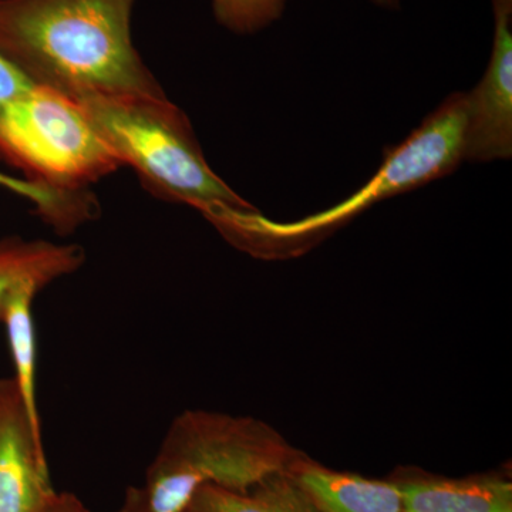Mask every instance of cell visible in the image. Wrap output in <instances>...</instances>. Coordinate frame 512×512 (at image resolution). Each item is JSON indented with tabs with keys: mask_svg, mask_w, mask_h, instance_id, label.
<instances>
[{
	"mask_svg": "<svg viewBox=\"0 0 512 512\" xmlns=\"http://www.w3.org/2000/svg\"><path fill=\"white\" fill-rule=\"evenodd\" d=\"M136 0H0V56L72 100L165 97L131 36Z\"/></svg>",
	"mask_w": 512,
	"mask_h": 512,
	"instance_id": "6da1fadb",
	"label": "cell"
},
{
	"mask_svg": "<svg viewBox=\"0 0 512 512\" xmlns=\"http://www.w3.org/2000/svg\"><path fill=\"white\" fill-rule=\"evenodd\" d=\"M301 454L265 421L185 410L165 431L144 484L127 488L116 512H183L205 485L247 493Z\"/></svg>",
	"mask_w": 512,
	"mask_h": 512,
	"instance_id": "7a4b0ae2",
	"label": "cell"
},
{
	"mask_svg": "<svg viewBox=\"0 0 512 512\" xmlns=\"http://www.w3.org/2000/svg\"><path fill=\"white\" fill-rule=\"evenodd\" d=\"M121 164L161 200L200 211L218 231L258 211L212 171L190 120L165 97L87 96L74 100Z\"/></svg>",
	"mask_w": 512,
	"mask_h": 512,
	"instance_id": "3957f363",
	"label": "cell"
},
{
	"mask_svg": "<svg viewBox=\"0 0 512 512\" xmlns=\"http://www.w3.org/2000/svg\"><path fill=\"white\" fill-rule=\"evenodd\" d=\"M467 113V93L451 94L403 143L387 148L379 170L355 194L291 224H278L259 212L248 225L242 249L262 258L299 254L377 202L453 173L464 161Z\"/></svg>",
	"mask_w": 512,
	"mask_h": 512,
	"instance_id": "277c9868",
	"label": "cell"
},
{
	"mask_svg": "<svg viewBox=\"0 0 512 512\" xmlns=\"http://www.w3.org/2000/svg\"><path fill=\"white\" fill-rule=\"evenodd\" d=\"M0 158L30 181L69 192L123 167L76 101L37 84L0 110Z\"/></svg>",
	"mask_w": 512,
	"mask_h": 512,
	"instance_id": "5b68a950",
	"label": "cell"
},
{
	"mask_svg": "<svg viewBox=\"0 0 512 512\" xmlns=\"http://www.w3.org/2000/svg\"><path fill=\"white\" fill-rule=\"evenodd\" d=\"M494 42L476 89L467 93L464 160H508L512 156V0H491Z\"/></svg>",
	"mask_w": 512,
	"mask_h": 512,
	"instance_id": "8992f818",
	"label": "cell"
},
{
	"mask_svg": "<svg viewBox=\"0 0 512 512\" xmlns=\"http://www.w3.org/2000/svg\"><path fill=\"white\" fill-rule=\"evenodd\" d=\"M55 494L43 434L12 376H0V512H42Z\"/></svg>",
	"mask_w": 512,
	"mask_h": 512,
	"instance_id": "52a82bcc",
	"label": "cell"
},
{
	"mask_svg": "<svg viewBox=\"0 0 512 512\" xmlns=\"http://www.w3.org/2000/svg\"><path fill=\"white\" fill-rule=\"evenodd\" d=\"M390 480L402 494L403 512H512L507 473L451 478L420 468H399Z\"/></svg>",
	"mask_w": 512,
	"mask_h": 512,
	"instance_id": "ba28073f",
	"label": "cell"
},
{
	"mask_svg": "<svg viewBox=\"0 0 512 512\" xmlns=\"http://www.w3.org/2000/svg\"><path fill=\"white\" fill-rule=\"evenodd\" d=\"M318 512H403L392 480H373L322 466L302 453L288 468Z\"/></svg>",
	"mask_w": 512,
	"mask_h": 512,
	"instance_id": "9c48e42d",
	"label": "cell"
},
{
	"mask_svg": "<svg viewBox=\"0 0 512 512\" xmlns=\"http://www.w3.org/2000/svg\"><path fill=\"white\" fill-rule=\"evenodd\" d=\"M36 281H20L13 285L0 305V322L5 325L13 379L25 403L30 420L42 434L39 402H37V338L33 302L42 291Z\"/></svg>",
	"mask_w": 512,
	"mask_h": 512,
	"instance_id": "30bf717a",
	"label": "cell"
},
{
	"mask_svg": "<svg viewBox=\"0 0 512 512\" xmlns=\"http://www.w3.org/2000/svg\"><path fill=\"white\" fill-rule=\"evenodd\" d=\"M86 264V252L77 244L28 239L0 238V305L13 285L36 281L43 288L76 274Z\"/></svg>",
	"mask_w": 512,
	"mask_h": 512,
	"instance_id": "8fae6325",
	"label": "cell"
},
{
	"mask_svg": "<svg viewBox=\"0 0 512 512\" xmlns=\"http://www.w3.org/2000/svg\"><path fill=\"white\" fill-rule=\"evenodd\" d=\"M288 468L265 477L247 493L205 485L188 507L202 512H318Z\"/></svg>",
	"mask_w": 512,
	"mask_h": 512,
	"instance_id": "7c38bea8",
	"label": "cell"
},
{
	"mask_svg": "<svg viewBox=\"0 0 512 512\" xmlns=\"http://www.w3.org/2000/svg\"><path fill=\"white\" fill-rule=\"evenodd\" d=\"M0 188L18 195L35 207L37 215L56 234H73L99 214V204L87 191L55 190L28 178L15 177L0 171Z\"/></svg>",
	"mask_w": 512,
	"mask_h": 512,
	"instance_id": "4fadbf2b",
	"label": "cell"
},
{
	"mask_svg": "<svg viewBox=\"0 0 512 512\" xmlns=\"http://www.w3.org/2000/svg\"><path fill=\"white\" fill-rule=\"evenodd\" d=\"M215 19L237 35H252L281 19L286 0H211Z\"/></svg>",
	"mask_w": 512,
	"mask_h": 512,
	"instance_id": "5bb4252c",
	"label": "cell"
},
{
	"mask_svg": "<svg viewBox=\"0 0 512 512\" xmlns=\"http://www.w3.org/2000/svg\"><path fill=\"white\" fill-rule=\"evenodd\" d=\"M35 83L0 56V110L29 92Z\"/></svg>",
	"mask_w": 512,
	"mask_h": 512,
	"instance_id": "9a60e30c",
	"label": "cell"
},
{
	"mask_svg": "<svg viewBox=\"0 0 512 512\" xmlns=\"http://www.w3.org/2000/svg\"><path fill=\"white\" fill-rule=\"evenodd\" d=\"M42 512H90L77 495L72 493H57L47 501Z\"/></svg>",
	"mask_w": 512,
	"mask_h": 512,
	"instance_id": "2e32d148",
	"label": "cell"
},
{
	"mask_svg": "<svg viewBox=\"0 0 512 512\" xmlns=\"http://www.w3.org/2000/svg\"><path fill=\"white\" fill-rule=\"evenodd\" d=\"M370 2L387 9H399L400 6V0H370Z\"/></svg>",
	"mask_w": 512,
	"mask_h": 512,
	"instance_id": "e0dca14e",
	"label": "cell"
},
{
	"mask_svg": "<svg viewBox=\"0 0 512 512\" xmlns=\"http://www.w3.org/2000/svg\"><path fill=\"white\" fill-rule=\"evenodd\" d=\"M183 512H202V511H198V510H195V508L188 507L187 510H185Z\"/></svg>",
	"mask_w": 512,
	"mask_h": 512,
	"instance_id": "ac0fdd59",
	"label": "cell"
}]
</instances>
